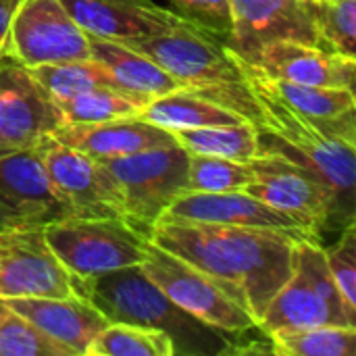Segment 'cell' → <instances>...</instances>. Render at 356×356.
<instances>
[{
    "instance_id": "1",
    "label": "cell",
    "mask_w": 356,
    "mask_h": 356,
    "mask_svg": "<svg viewBox=\"0 0 356 356\" xmlns=\"http://www.w3.org/2000/svg\"><path fill=\"white\" fill-rule=\"evenodd\" d=\"M148 240L215 280L259 323L290 277L302 238L265 227L159 219Z\"/></svg>"
},
{
    "instance_id": "2",
    "label": "cell",
    "mask_w": 356,
    "mask_h": 356,
    "mask_svg": "<svg viewBox=\"0 0 356 356\" xmlns=\"http://www.w3.org/2000/svg\"><path fill=\"white\" fill-rule=\"evenodd\" d=\"M246 81L263 113V123L257 127L259 154L284 159L315 177L332 196L340 227L355 223L356 140L313 125L261 86Z\"/></svg>"
},
{
    "instance_id": "3",
    "label": "cell",
    "mask_w": 356,
    "mask_h": 356,
    "mask_svg": "<svg viewBox=\"0 0 356 356\" xmlns=\"http://www.w3.org/2000/svg\"><path fill=\"white\" fill-rule=\"evenodd\" d=\"M159 63L181 88L200 94L250 121L263 123L261 104L225 40L181 19L177 25L123 40Z\"/></svg>"
},
{
    "instance_id": "4",
    "label": "cell",
    "mask_w": 356,
    "mask_h": 356,
    "mask_svg": "<svg viewBox=\"0 0 356 356\" xmlns=\"http://www.w3.org/2000/svg\"><path fill=\"white\" fill-rule=\"evenodd\" d=\"M73 290L92 302L108 321L152 327L169 334L175 356L232 355V334L194 319L173 305L163 290L146 277L140 265L117 269L98 277H73Z\"/></svg>"
},
{
    "instance_id": "5",
    "label": "cell",
    "mask_w": 356,
    "mask_h": 356,
    "mask_svg": "<svg viewBox=\"0 0 356 356\" xmlns=\"http://www.w3.org/2000/svg\"><path fill=\"white\" fill-rule=\"evenodd\" d=\"M319 325L356 327V319L346 311L330 275L319 238H302L296 240L292 273L267 305L259 332L271 338L282 332Z\"/></svg>"
},
{
    "instance_id": "6",
    "label": "cell",
    "mask_w": 356,
    "mask_h": 356,
    "mask_svg": "<svg viewBox=\"0 0 356 356\" xmlns=\"http://www.w3.org/2000/svg\"><path fill=\"white\" fill-rule=\"evenodd\" d=\"M44 238L77 280L136 267L150 244L148 236L123 217H65L44 225Z\"/></svg>"
},
{
    "instance_id": "7",
    "label": "cell",
    "mask_w": 356,
    "mask_h": 356,
    "mask_svg": "<svg viewBox=\"0 0 356 356\" xmlns=\"http://www.w3.org/2000/svg\"><path fill=\"white\" fill-rule=\"evenodd\" d=\"M102 163L121 190L125 219L146 236L169 204L186 192L188 152L179 144Z\"/></svg>"
},
{
    "instance_id": "8",
    "label": "cell",
    "mask_w": 356,
    "mask_h": 356,
    "mask_svg": "<svg viewBox=\"0 0 356 356\" xmlns=\"http://www.w3.org/2000/svg\"><path fill=\"white\" fill-rule=\"evenodd\" d=\"M140 267L173 305L204 325L232 336H240L259 327L257 319L215 280L169 250L150 242Z\"/></svg>"
},
{
    "instance_id": "9",
    "label": "cell",
    "mask_w": 356,
    "mask_h": 356,
    "mask_svg": "<svg viewBox=\"0 0 356 356\" xmlns=\"http://www.w3.org/2000/svg\"><path fill=\"white\" fill-rule=\"evenodd\" d=\"M6 58L31 69L90 58V35L60 0H21L4 38Z\"/></svg>"
},
{
    "instance_id": "10",
    "label": "cell",
    "mask_w": 356,
    "mask_h": 356,
    "mask_svg": "<svg viewBox=\"0 0 356 356\" xmlns=\"http://www.w3.org/2000/svg\"><path fill=\"white\" fill-rule=\"evenodd\" d=\"M73 275L44 238V227L0 229V298L71 296Z\"/></svg>"
},
{
    "instance_id": "11",
    "label": "cell",
    "mask_w": 356,
    "mask_h": 356,
    "mask_svg": "<svg viewBox=\"0 0 356 356\" xmlns=\"http://www.w3.org/2000/svg\"><path fill=\"white\" fill-rule=\"evenodd\" d=\"M48 177L75 217H123V196L102 161L71 148L54 136L38 144Z\"/></svg>"
},
{
    "instance_id": "12",
    "label": "cell",
    "mask_w": 356,
    "mask_h": 356,
    "mask_svg": "<svg viewBox=\"0 0 356 356\" xmlns=\"http://www.w3.org/2000/svg\"><path fill=\"white\" fill-rule=\"evenodd\" d=\"M250 167L257 177L246 188L248 194L292 217L313 236L321 238L323 232L342 229L332 196L315 177L284 159L267 154L252 159Z\"/></svg>"
},
{
    "instance_id": "13",
    "label": "cell",
    "mask_w": 356,
    "mask_h": 356,
    "mask_svg": "<svg viewBox=\"0 0 356 356\" xmlns=\"http://www.w3.org/2000/svg\"><path fill=\"white\" fill-rule=\"evenodd\" d=\"M75 217L54 190L38 146L0 156V229L44 227Z\"/></svg>"
},
{
    "instance_id": "14",
    "label": "cell",
    "mask_w": 356,
    "mask_h": 356,
    "mask_svg": "<svg viewBox=\"0 0 356 356\" xmlns=\"http://www.w3.org/2000/svg\"><path fill=\"white\" fill-rule=\"evenodd\" d=\"M65 125L54 98L35 81L27 67L0 63V136L15 150L31 148Z\"/></svg>"
},
{
    "instance_id": "15",
    "label": "cell",
    "mask_w": 356,
    "mask_h": 356,
    "mask_svg": "<svg viewBox=\"0 0 356 356\" xmlns=\"http://www.w3.org/2000/svg\"><path fill=\"white\" fill-rule=\"evenodd\" d=\"M282 40L325 46L309 0H232V33L225 44L236 56L246 58Z\"/></svg>"
},
{
    "instance_id": "16",
    "label": "cell",
    "mask_w": 356,
    "mask_h": 356,
    "mask_svg": "<svg viewBox=\"0 0 356 356\" xmlns=\"http://www.w3.org/2000/svg\"><path fill=\"white\" fill-rule=\"evenodd\" d=\"M240 60L267 77L305 86L355 90V56L325 46L282 40L265 44Z\"/></svg>"
},
{
    "instance_id": "17",
    "label": "cell",
    "mask_w": 356,
    "mask_h": 356,
    "mask_svg": "<svg viewBox=\"0 0 356 356\" xmlns=\"http://www.w3.org/2000/svg\"><path fill=\"white\" fill-rule=\"evenodd\" d=\"M161 219L196 221L217 225L265 227L292 234L296 238H319L309 234L298 221L275 211L246 190L234 192H184L177 196Z\"/></svg>"
},
{
    "instance_id": "18",
    "label": "cell",
    "mask_w": 356,
    "mask_h": 356,
    "mask_svg": "<svg viewBox=\"0 0 356 356\" xmlns=\"http://www.w3.org/2000/svg\"><path fill=\"white\" fill-rule=\"evenodd\" d=\"M234 54V52H232ZM236 56V54H234ZM242 73L252 83L267 90L288 108H292L302 119L311 121L313 125L356 140V100L355 90L348 88H321V86H305L286 79H275L259 73L257 69L248 67L236 56Z\"/></svg>"
},
{
    "instance_id": "19",
    "label": "cell",
    "mask_w": 356,
    "mask_h": 356,
    "mask_svg": "<svg viewBox=\"0 0 356 356\" xmlns=\"http://www.w3.org/2000/svg\"><path fill=\"white\" fill-rule=\"evenodd\" d=\"M75 23L94 38L131 40L165 31L181 21L152 0H60Z\"/></svg>"
},
{
    "instance_id": "20",
    "label": "cell",
    "mask_w": 356,
    "mask_h": 356,
    "mask_svg": "<svg viewBox=\"0 0 356 356\" xmlns=\"http://www.w3.org/2000/svg\"><path fill=\"white\" fill-rule=\"evenodd\" d=\"M6 302L50 340L69 348L73 356H86L90 342L108 323V319L79 294L60 298H10Z\"/></svg>"
},
{
    "instance_id": "21",
    "label": "cell",
    "mask_w": 356,
    "mask_h": 356,
    "mask_svg": "<svg viewBox=\"0 0 356 356\" xmlns=\"http://www.w3.org/2000/svg\"><path fill=\"white\" fill-rule=\"evenodd\" d=\"M52 136L63 144L77 148L98 161L123 159L150 148L177 144L173 134L140 117H125L104 123L63 125Z\"/></svg>"
},
{
    "instance_id": "22",
    "label": "cell",
    "mask_w": 356,
    "mask_h": 356,
    "mask_svg": "<svg viewBox=\"0 0 356 356\" xmlns=\"http://www.w3.org/2000/svg\"><path fill=\"white\" fill-rule=\"evenodd\" d=\"M90 58L98 60L121 90L148 100L181 88L159 63L123 42L90 35Z\"/></svg>"
},
{
    "instance_id": "23",
    "label": "cell",
    "mask_w": 356,
    "mask_h": 356,
    "mask_svg": "<svg viewBox=\"0 0 356 356\" xmlns=\"http://www.w3.org/2000/svg\"><path fill=\"white\" fill-rule=\"evenodd\" d=\"M140 119L169 131H184L196 127H213V125H236L246 119L238 113L200 96L186 88L173 90L159 98L148 100V104L140 111ZM250 123V121H248Z\"/></svg>"
},
{
    "instance_id": "24",
    "label": "cell",
    "mask_w": 356,
    "mask_h": 356,
    "mask_svg": "<svg viewBox=\"0 0 356 356\" xmlns=\"http://www.w3.org/2000/svg\"><path fill=\"white\" fill-rule=\"evenodd\" d=\"M177 144L190 154L219 156L238 163H250L259 156V131L252 123L196 127L173 134Z\"/></svg>"
},
{
    "instance_id": "25",
    "label": "cell",
    "mask_w": 356,
    "mask_h": 356,
    "mask_svg": "<svg viewBox=\"0 0 356 356\" xmlns=\"http://www.w3.org/2000/svg\"><path fill=\"white\" fill-rule=\"evenodd\" d=\"M56 104L63 113L65 125H81L138 117L148 104V98L119 88H94Z\"/></svg>"
},
{
    "instance_id": "26",
    "label": "cell",
    "mask_w": 356,
    "mask_h": 356,
    "mask_svg": "<svg viewBox=\"0 0 356 356\" xmlns=\"http://www.w3.org/2000/svg\"><path fill=\"white\" fill-rule=\"evenodd\" d=\"M29 73L54 98V102L69 100L94 88H119L108 71L94 58L46 63L31 67Z\"/></svg>"
},
{
    "instance_id": "27",
    "label": "cell",
    "mask_w": 356,
    "mask_h": 356,
    "mask_svg": "<svg viewBox=\"0 0 356 356\" xmlns=\"http://www.w3.org/2000/svg\"><path fill=\"white\" fill-rule=\"evenodd\" d=\"M86 356H175V346L161 330L108 321L90 342Z\"/></svg>"
},
{
    "instance_id": "28",
    "label": "cell",
    "mask_w": 356,
    "mask_h": 356,
    "mask_svg": "<svg viewBox=\"0 0 356 356\" xmlns=\"http://www.w3.org/2000/svg\"><path fill=\"white\" fill-rule=\"evenodd\" d=\"M355 325H319L271 336L275 356H355Z\"/></svg>"
},
{
    "instance_id": "29",
    "label": "cell",
    "mask_w": 356,
    "mask_h": 356,
    "mask_svg": "<svg viewBox=\"0 0 356 356\" xmlns=\"http://www.w3.org/2000/svg\"><path fill=\"white\" fill-rule=\"evenodd\" d=\"M257 173L250 163L188 152L186 192H234L246 190Z\"/></svg>"
},
{
    "instance_id": "30",
    "label": "cell",
    "mask_w": 356,
    "mask_h": 356,
    "mask_svg": "<svg viewBox=\"0 0 356 356\" xmlns=\"http://www.w3.org/2000/svg\"><path fill=\"white\" fill-rule=\"evenodd\" d=\"M0 356H73L0 298Z\"/></svg>"
},
{
    "instance_id": "31",
    "label": "cell",
    "mask_w": 356,
    "mask_h": 356,
    "mask_svg": "<svg viewBox=\"0 0 356 356\" xmlns=\"http://www.w3.org/2000/svg\"><path fill=\"white\" fill-rule=\"evenodd\" d=\"M323 44L356 56V0H309Z\"/></svg>"
},
{
    "instance_id": "32",
    "label": "cell",
    "mask_w": 356,
    "mask_h": 356,
    "mask_svg": "<svg viewBox=\"0 0 356 356\" xmlns=\"http://www.w3.org/2000/svg\"><path fill=\"white\" fill-rule=\"evenodd\" d=\"M325 250L330 275L346 311L356 319V221L340 229V238Z\"/></svg>"
},
{
    "instance_id": "33",
    "label": "cell",
    "mask_w": 356,
    "mask_h": 356,
    "mask_svg": "<svg viewBox=\"0 0 356 356\" xmlns=\"http://www.w3.org/2000/svg\"><path fill=\"white\" fill-rule=\"evenodd\" d=\"M173 13L225 40L232 33V0H169Z\"/></svg>"
},
{
    "instance_id": "34",
    "label": "cell",
    "mask_w": 356,
    "mask_h": 356,
    "mask_svg": "<svg viewBox=\"0 0 356 356\" xmlns=\"http://www.w3.org/2000/svg\"><path fill=\"white\" fill-rule=\"evenodd\" d=\"M21 0H0V48H4V38L8 33L10 21L17 13Z\"/></svg>"
},
{
    "instance_id": "35",
    "label": "cell",
    "mask_w": 356,
    "mask_h": 356,
    "mask_svg": "<svg viewBox=\"0 0 356 356\" xmlns=\"http://www.w3.org/2000/svg\"><path fill=\"white\" fill-rule=\"evenodd\" d=\"M13 150H15V148H13V146H8V144H6V140L0 136V156H2V154H8V152H13Z\"/></svg>"
},
{
    "instance_id": "36",
    "label": "cell",
    "mask_w": 356,
    "mask_h": 356,
    "mask_svg": "<svg viewBox=\"0 0 356 356\" xmlns=\"http://www.w3.org/2000/svg\"><path fill=\"white\" fill-rule=\"evenodd\" d=\"M4 58H6V54H4V48H0V63H2Z\"/></svg>"
}]
</instances>
